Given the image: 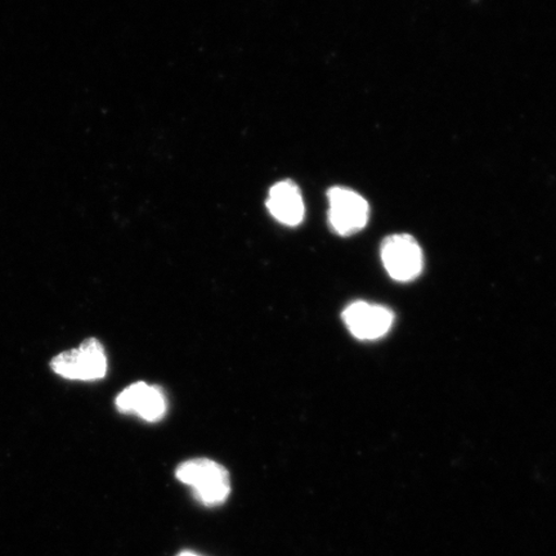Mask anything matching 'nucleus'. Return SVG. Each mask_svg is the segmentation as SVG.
<instances>
[{
	"label": "nucleus",
	"mask_w": 556,
	"mask_h": 556,
	"mask_svg": "<svg viewBox=\"0 0 556 556\" xmlns=\"http://www.w3.org/2000/svg\"><path fill=\"white\" fill-rule=\"evenodd\" d=\"M176 476L191 486L193 495L204 505L224 504L231 491L227 469L208 458H194L179 465Z\"/></svg>",
	"instance_id": "nucleus-1"
},
{
	"label": "nucleus",
	"mask_w": 556,
	"mask_h": 556,
	"mask_svg": "<svg viewBox=\"0 0 556 556\" xmlns=\"http://www.w3.org/2000/svg\"><path fill=\"white\" fill-rule=\"evenodd\" d=\"M52 370L68 380L93 381L104 378L108 358L97 339H87L76 350L59 354L52 359Z\"/></svg>",
	"instance_id": "nucleus-2"
},
{
	"label": "nucleus",
	"mask_w": 556,
	"mask_h": 556,
	"mask_svg": "<svg viewBox=\"0 0 556 556\" xmlns=\"http://www.w3.org/2000/svg\"><path fill=\"white\" fill-rule=\"evenodd\" d=\"M381 261L388 275L400 282L415 280L424 266L421 248L409 235L389 236L381 245Z\"/></svg>",
	"instance_id": "nucleus-3"
},
{
	"label": "nucleus",
	"mask_w": 556,
	"mask_h": 556,
	"mask_svg": "<svg viewBox=\"0 0 556 556\" xmlns=\"http://www.w3.org/2000/svg\"><path fill=\"white\" fill-rule=\"evenodd\" d=\"M330 226L340 236H351L364 229L370 217V206L359 193L344 187H333L328 193Z\"/></svg>",
	"instance_id": "nucleus-4"
},
{
	"label": "nucleus",
	"mask_w": 556,
	"mask_h": 556,
	"mask_svg": "<svg viewBox=\"0 0 556 556\" xmlns=\"http://www.w3.org/2000/svg\"><path fill=\"white\" fill-rule=\"evenodd\" d=\"M344 324L354 338L359 340L380 339L392 329L394 315L379 304L356 302L343 312Z\"/></svg>",
	"instance_id": "nucleus-5"
},
{
	"label": "nucleus",
	"mask_w": 556,
	"mask_h": 556,
	"mask_svg": "<svg viewBox=\"0 0 556 556\" xmlns=\"http://www.w3.org/2000/svg\"><path fill=\"white\" fill-rule=\"evenodd\" d=\"M116 407L123 414H136L150 422L163 419L166 400L162 389L139 381L117 395Z\"/></svg>",
	"instance_id": "nucleus-6"
},
{
	"label": "nucleus",
	"mask_w": 556,
	"mask_h": 556,
	"mask_svg": "<svg viewBox=\"0 0 556 556\" xmlns=\"http://www.w3.org/2000/svg\"><path fill=\"white\" fill-rule=\"evenodd\" d=\"M267 207L274 218L285 226L302 224L305 214L304 201L299 187L291 180H282L269 190Z\"/></svg>",
	"instance_id": "nucleus-7"
},
{
	"label": "nucleus",
	"mask_w": 556,
	"mask_h": 556,
	"mask_svg": "<svg viewBox=\"0 0 556 556\" xmlns=\"http://www.w3.org/2000/svg\"><path fill=\"white\" fill-rule=\"evenodd\" d=\"M178 556H200V555L194 554V553H190V552H185L182 554H179Z\"/></svg>",
	"instance_id": "nucleus-8"
}]
</instances>
